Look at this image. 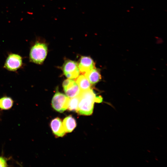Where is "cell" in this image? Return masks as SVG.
<instances>
[{"label": "cell", "instance_id": "obj_13", "mask_svg": "<svg viewBox=\"0 0 167 167\" xmlns=\"http://www.w3.org/2000/svg\"><path fill=\"white\" fill-rule=\"evenodd\" d=\"M79 100V95L70 98L68 103L67 109L71 111H75L76 112L78 106Z\"/></svg>", "mask_w": 167, "mask_h": 167}, {"label": "cell", "instance_id": "obj_10", "mask_svg": "<svg viewBox=\"0 0 167 167\" xmlns=\"http://www.w3.org/2000/svg\"><path fill=\"white\" fill-rule=\"evenodd\" d=\"M66 132H71L75 128L76 123L75 119L71 115L66 117L62 122Z\"/></svg>", "mask_w": 167, "mask_h": 167}, {"label": "cell", "instance_id": "obj_4", "mask_svg": "<svg viewBox=\"0 0 167 167\" xmlns=\"http://www.w3.org/2000/svg\"><path fill=\"white\" fill-rule=\"evenodd\" d=\"M23 64V58L20 55L10 53L6 58L3 67L8 71H15L21 68Z\"/></svg>", "mask_w": 167, "mask_h": 167}, {"label": "cell", "instance_id": "obj_14", "mask_svg": "<svg viewBox=\"0 0 167 167\" xmlns=\"http://www.w3.org/2000/svg\"><path fill=\"white\" fill-rule=\"evenodd\" d=\"M8 166L6 160L3 157L0 156V167Z\"/></svg>", "mask_w": 167, "mask_h": 167}, {"label": "cell", "instance_id": "obj_1", "mask_svg": "<svg viewBox=\"0 0 167 167\" xmlns=\"http://www.w3.org/2000/svg\"><path fill=\"white\" fill-rule=\"evenodd\" d=\"M79 95V100L76 112L80 115H91L93 112L94 103L102 101V97L100 96H96L91 88L81 91Z\"/></svg>", "mask_w": 167, "mask_h": 167}, {"label": "cell", "instance_id": "obj_9", "mask_svg": "<svg viewBox=\"0 0 167 167\" xmlns=\"http://www.w3.org/2000/svg\"><path fill=\"white\" fill-rule=\"evenodd\" d=\"M84 75L91 84L97 83L101 78L99 71L95 68L85 73Z\"/></svg>", "mask_w": 167, "mask_h": 167}, {"label": "cell", "instance_id": "obj_2", "mask_svg": "<svg viewBox=\"0 0 167 167\" xmlns=\"http://www.w3.org/2000/svg\"><path fill=\"white\" fill-rule=\"evenodd\" d=\"M48 50L46 43L39 41H36L30 48L29 61L36 64H42L46 57Z\"/></svg>", "mask_w": 167, "mask_h": 167}, {"label": "cell", "instance_id": "obj_7", "mask_svg": "<svg viewBox=\"0 0 167 167\" xmlns=\"http://www.w3.org/2000/svg\"><path fill=\"white\" fill-rule=\"evenodd\" d=\"M79 72L84 74L95 68V63L90 57L82 56L78 65Z\"/></svg>", "mask_w": 167, "mask_h": 167}, {"label": "cell", "instance_id": "obj_12", "mask_svg": "<svg viewBox=\"0 0 167 167\" xmlns=\"http://www.w3.org/2000/svg\"><path fill=\"white\" fill-rule=\"evenodd\" d=\"M13 101L10 97L3 96L0 98V108L2 109L7 110L12 106Z\"/></svg>", "mask_w": 167, "mask_h": 167}, {"label": "cell", "instance_id": "obj_11", "mask_svg": "<svg viewBox=\"0 0 167 167\" xmlns=\"http://www.w3.org/2000/svg\"><path fill=\"white\" fill-rule=\"evenodd\" d=\"M76 82L81 91H84L90 89L91 84L85 77L81 75L78 78Z\"/></svg>", "mask_w": 167, "mask_h": 167}, {"label": "cell", "instance_id": "obj_3", "mask_svg": "<svg viewBox=\"0 0 167 167\" xmlns=\"http://www.w3.org/2000/svg\"><path fill=\"white\" fill-rule=\"evenodd\" d=\"M70 98L57 91L52 100V105L56 111L62 113L67 109Z\"/></svg>", "mask_w": 167, "mask_h": 167}, {"label": "cell", "instance_id": "obj_8", "mask_svg": "<svg viewBox=\"0 0 167 167\" xmlns=\"http://www.w3.org/2000/svg\"><path fill=\"white\" fill-rule=\"evenodd\" d=\"M50 126L54 134L57 136L62 137L66 133L62 121L58 118H55L52 120Z\"/></svg>", "mask_w": 167, "mask_h": 167}, {"label": "cell", "instance_id": "obj_5", "mask_svg": "<svg viewBox=\"0 0 167 167\" xmlns=\"http://www.w3.org/2000/svg\"><path fill=\"white\" fill-rule=\"evenodd\" d=\"M62 70L64 75L69 79L76 78L79 74L78 64L76 62L71 60L65 61Z\"/></svg>", "mask_w": 167, "mask_h": 167}, {"label": "cell", "instance_id": "obj_6", "mask_svg": "<svg viewBox=\"0 0 167 167\" xmlns=\"http://www.w3.org/2000/svg\"><path fill=\"white\" fill-rule=\"evenodd\" d=\"M63 88L66 96L69 98L77 96L81 91L76 82L72 79L67 81Z\"/></svg>", "mask_w": 167, "mask_h": 167}]
</instances>
